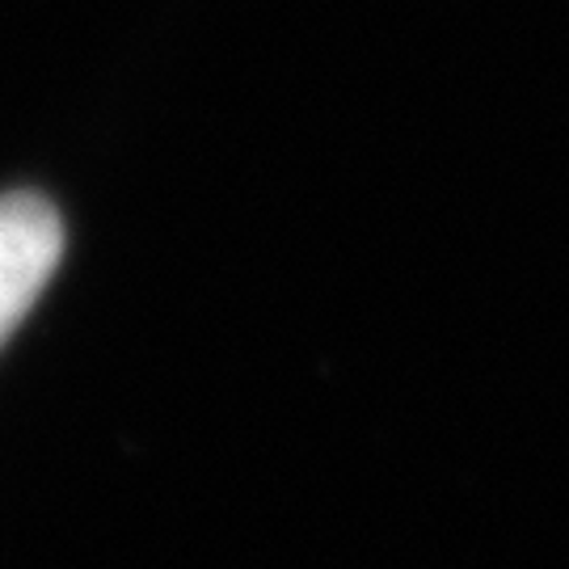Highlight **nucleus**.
<instances>
[{"mask_svg":"<svg viewBox=\"0 0 569 569\" xmlns=\"http://www.w3.org/2000/svg\"><path fill=\"white\" fill-rule=\"evenodd\" d=\"M63 258L60 211L34 190L0 194V346L26 321Z\"/></svg>","mask_w":569,"mask_h":569,"instance_id":"1","label":"nucleus"}]
</instances>
